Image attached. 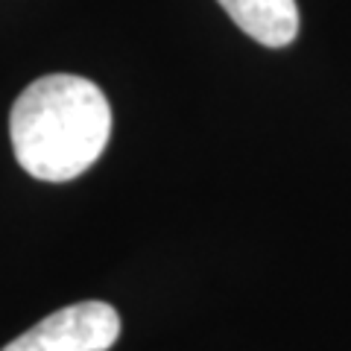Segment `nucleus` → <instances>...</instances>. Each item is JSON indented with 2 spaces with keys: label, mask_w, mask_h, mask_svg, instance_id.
Instances as JSON below:
<instances>
[{
  "label": "nucleus",
  "mask_w": 351,
  "mask_h": 351,
  "mask_svg": "<svg viewBox=\"0 0 351 351\" xmlns=\"http://www.w3.org/2000/svg\"><path fill=\"white\" fill-rule=\"evenodd\" d=\"M120 337V316L106 302H76L50 313L0 351H108Z\"/></svg>",
  "instance_id": "f03ea898"
},
{
  "label": "nucleus",
  "mask_w": 351,
  "mask_h": 351,
  "mask_svg": "<svg viewBox=\"0 0 351 351\" xmlns=\"http://www.w3.org/2000/svg\"><path fill=\"white\" fill-rule=\"evenodd\" d=\"M228 18L263 47H287L299 36L295 0H217Z\"/></svg>",
  "instance_id": "7ed1b4c3"
},
{
  "label": "nucleus",
  "mask_w": 351,
  "mask_h": 351,
  "mask_svg": "<svg viewBox=\"0 0 351 351\" xmlns=\"http://www.w3.org/2000/svg\"><path fill=\"white\" fill-rule=\"evenodd\" d=\"M18 164L38 182H71L103 156L112 138V106L103 88L73 73L27 85L9 114Z\"/></svg>",
  "instance_id": "f257e3e1"
}]
</instances>
